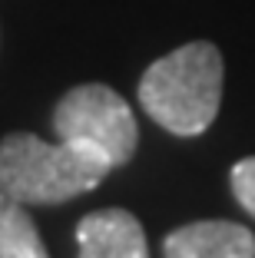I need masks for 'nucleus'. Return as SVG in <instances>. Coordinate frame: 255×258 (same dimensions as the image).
<instances>
[{"instance_id": "f257e3e1", "label": "nucleus", "mask_w": 255, "mask_h": 258, "mask_svg": "<svg viewBox=\"0 0 255 258\" xmlns=\"http://www.w3.org/2000/svg\"><path fill=\"white\" fill-rule=\"evenodd\" d=\"M110 159L90 143H43L33 133H10L0 143V192L23 205H57L93 192L110 172Z\"/></svg>"}, {"instance_id": "f03ea898", "label": "nucleus", "mask_w": 255, "mask_h": 258, "mask_svg": "<svg viewBox=\"0 0 255 258\" xmlns=\"http://www.w3.org/2000/svg\"><path fill=\"white\" fill-rule=\"evenodd\" d=\"M139 103L173 136H199L212 126L222 103V53L195 40L159 56L139 80Z\"/></svg>"}, {"instance_id": "7ed1b4c3", "label": "nucleus", "mask_w": 255, "mask_h": 258, "mask_svg": "<svg viewBox=\"0 0 255 258\" xmlns=\"http://www.w3.org/2000/svg\"><path fill=\"white\" fill-rule=\"evenodd\" d=\"M57 139L90 143L103 152L110 166H126L139 143V129L129 103L103 83H83L70 90L53 109Z\"/></svg>"}, {"instance_id": "20e7f679", "label": "nucleus", "mask_w": 255, "mask_h": 258, "mask_svg": "<svg viewBox=\"0 0 255 258\" xmlns=\"http://www.w3.org/2000/svg\"><path fill=\"white\" fill-rule=\"evenodd\" d=\"M80 258H149L146 232L126 209H99L76 225Z\"/></svg>"}, {"instance_id": "39448f33", "label": "nucleus", "mask_w": 255, "mask_h": 258, "mask_svg": "<svg viewBox=\"0 0 255 258\" xmlns=\"http://www.w3.org/2000/svg\"><path fill=\"white\" fill-rule=\"evenodd\" d=\"M166 258H255V235L235 222H192L166 235Z\"/></svg>"}, {"instance_id": "423d86ee", "label": "nucleus", "mask_w": 255, "mask_h": 258, "mask_svg": "<svg viewBox=\"0 0 255 258\" xmlns=\"http://www.w3.org/2000/svg\"><path fill=\"white\" fill-rule=\"evenodd\" d=\"M0 258H50L27 205L0 192Z\"/></svg>"}, {"instance_id": "0eeeda50", "label": "nucleus", "mask_w": 255, "mask_h": 258, "mask_svg": "<svg viewBox=\"0 0 255 258\" xmlns=\"http://www.w3.org/2000/svg\"><path fill=\"white\" fill-rule=\"evenodd\" d=\"M232 196L239 199V205L255 219V156H248V159L232 166Z\"/></svg>"}]
</instances>
